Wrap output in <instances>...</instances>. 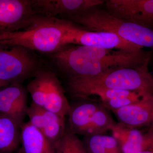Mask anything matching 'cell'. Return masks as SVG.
Instances as JSON below:
<instances>
[{
    "mask_svg": "<svg viewBox=\"0 0 153 153\" xmlns=\"http://www.w3.org/2000/svg\"><path fill=\"white\" fill-rule=\"evenodd\" d=\"M110 131L117 141L122 153H137L148 151L144 135L136 128L116 123Z\"/></svg>",
    "mask_w": 153,
    "mask_h": 153,
    "instance_id": "obj_14",
    "label": "cell"
},
{
    "mask_svg": "<svg viewBox=\"0 0 153 153\" xmlns=\"http://www.w3.org/2000/svg\"><path fill=\"white\" fill-rule=\"evenodd\" d=\"M27 108L26 91L20 83H13L0 90V113L22 126Z\"/></svg>",
    "mask_w": 153,
    "mask_h": 153,
    "instance_id": "obj_12",
    "label": "cell"
},
{
    "mask_svg": "<svg viewBox=\"0 0 153 153\" xmlns=\"http://www.w3.org/2000/svg\"><path fill=\"white\" fill-rule=\"evenodd\" d=\"M144 135L145 141L147 146L148 150L153 152V124Z\"/></svg>",
    "mask_w": 153,
    "mask_h": 153,
    "instance_id": "obj_23",
    "label": "cell"
},
{
    "mask_svg": "<svg viewBox=\"0 0 153 153\" xmlns=\"http://www.w3.org/2000/svg\"><path fill=\"white\" fill-rule=\"evenodd\" d=\"M54 147L55 153H87L83 142L70 130H66Z\"/></svg>",
    "mask_w": 153,
    "mask_h": 153,
    "instance_id": "obj_20",
    "label": "cell"
},
{
    "mask_svg": "<svg viewBox=\"0 0 153 153\" xmlns=\"http://www.w3.org/2000/svg\"><path fill=\"white\" fill-rule=\"evenodd\" d=\"M38 15L30 0H0V34L25 30Z\"/></svg>",
    "mask_w": 153,
    "mask_h": 153,
    "instance_id": "obj_8",
    "label": "cell"
},
{
    "mask_svg": "<svg viewBox=\"0 0 153 153\" xmlns=\"http://www.w3.org/2000/svg\"><path fill=\"white\" fill-rule=\"evenodd\" d=\"M119 123L131 128L153 124V94L146 93L135 102L112 111Z\"/></svg>",
    "mask_w": 153,
    "mask_h": 153,
    "instance_id": "obj_11",
    "label": "cell"
},
{
    "mask_svg": "<svg viewBox=\"0 0 153 153\" xmlns=\"http://www.w3.org/2000/svg\"><path fill=\"white\" fill-rule=\"evenodd\" d=\"M39 64L31 50L19 45L0 44V80L20 83L34 76Z\"/></svg>",
    "mask_w": 153,
    "mask_h": 153,
    "instance_id": "obj_5",
    "label": "cell"
},
{
    "mask_svg": "<svg viewBox=\"0 0 153 153\" xmlns=\"http://www.w3.org/2000/svg\"><path fill=\"white\" fill-rule=\"evenodd\" d=\"M83 143L87 153H108L100 140V135L85 136Z\"/></svg>",
    "mask_w": 153,
    "mask_h": 153,
    "instance_id": "obj_22",
    "label": "cell"
},
{
    "mask_svg": "<svg viewBox=\"0 0 153 153\" xmlns=\"http://www.w3.org/2000/svg\"><path fill=\"white\" fill-rule=\"evenodd\" d=\"M116 123L108 109L102 105L94 114L83 135H103Z\"/></svg>",
    "mask_w": 153,
    "mask_h": 153,
    "instance_id": "obj_18",
    "label": "cell"
},
{
    "mask_svg": "<svg viewBox=\"0 0 153 153\" xmlns=\"http://www.w3.org/2000/svg\"><path fill=\"white\" fill-rule=\"evenodd\" d=\"M21 128L22 153H55L52 143L30 123L22 124Z\"/></svg>",
    "mask_w": 153,
    "mask_h": 153,
    "instance_id": "obj_15",
    "label": "cell"
},
{
    "mask_svg": "<svg viewBox=\"0 0 153 153\" xmlns=\"http://www.w3.org/2000/svg\"><path fill=\"white\" fill-rule=\"evenodd\" d=\"M107 11L123 21L153 30V0H108Z\"/></svg>",
    "mask_w": 153,
    "mask_h": 153,
    "instance_id": "obj_9",
    "label": "cell"
},
{
    "mask_svg": "<svg viewBox=\"0 0 153 153\" xmlns=\"http://www.w3.org/2000/svg\"><path fill=\"white\" fill-rule=\"evenodd\" d=\"M137 153H153V152L150 151H144Z\"/></svg>",
    "mask_w": 153,
    "mask_h": 153,
    "instance_id": "obj_25",
    "label": "cell"
},
{
    "mask_svg": "<svg viewBox=\"0 0 153 153\" xmlns=\"http://www.w3.org/2000/svg\"><path fill=\"white\" fill-rule=\"evenodd\" d=\"M45 80V102L44 108L65 118L71 109L59 79L53 72L43 70Z\"/></svg>",
    "mask_w": 153,
    "mask_h": 153,
    "instance_id": "obj_13",
    "label": "cell"
},
{
    "mask_svg": "<svg viewBox=\"0 0 153 153\" xmlns=\"http://www.w3.org/2000/svg\"><path fill=\"white\" fill-rule=\"evenodd\" d=\"M65 25L66 31L63 38L64 46L74 44L126 51H137L143 49L113 33L83 30L67 20H65Z\"/></svg>",
    "mask_w": 153,
    "mask_h": 153,
    "instance_id": "obj_6",
    "label": "cell"
},
{
    "mask_svg": "<svg viewBox=\"0 0 153 153\" xmlns=\"http://www.w3.org/2000/svg\"><path fill=\"white\" fill-rule=\"evenodd\" d=\"M20 127L13 119L0 113V153H10L16 148Z\"/></svg>",
    "mask_w": 153,
    "mask_h": 153,
    "instance_id": "obj_17",
    "label": "cell"
},
{
    "mask_svg": "<svg viewBox=\"0 0 153 153\" xmlns=\"http://www.w3.org/2000/svg\"><path fill=\"white\" fill-rule=\"evenodd\" d=\"M90 31L111 33L131 44L153 49V30L123 21L98 7L66 17Z\"/></svg>",
    "mask_w": 153,
    "mask_h": 153,
    "instance_id": "obj_3",
    "label": "cell"
},
{
    "mask_svg": "<svg viewBox=\"0 0 153 153\" xmlns=\"http://www.w3.org/2000/svg\"><path fill=\"white\" fill-rule=\"evenodd\" d=\"M150 60L139 67L116 68L94 77L68 78V80L111 89L153 94V76L149 70Z\"/></svg>",
    "mask_w": 153,
    "mask_h": 153,
    "instance_id": "obj_4",
    "label": "cell"
},
{
    "mask_svg": "<svg viewBox=\"0 0 153 153\" xmlns=\"http://www.w3.org/2000/svg\"><path fill=\"white\" fill-rule=\"evenodd\" d=\"M37 15L49 18L68 17L84 13L105 2L102 0H35L32 1Z\"/></svg>",
    "mask_w": 153,
    "mask_h": 153,
    "instance_id": "obj_10",
    "label": "cell"
},
{
    "mask_svg": "<svg viewBox=\"0 0 153 153\" xmlns=\"http://www.w3.org/2000/svg\"><path fill=\"white\" fill-rule=\"evenodd\" d=\"M102 105L91 102H82L71 107L68 114L70 130L83 135L91 118Z\"/></svg>",
    "mask_w": 153,
    "mask_h": 153,
    "instance_id": "obj_16",
    "label": "cell"
},
{
    "mask_svg": "<svg viewBox=\"0 0 153 153\" xmlns=\"http://www.w3.org/2000/svg\"><path fill=\"white\" fill-rule=\"evenodd\" d=\"M53 56L68 78H87L116 68L139 67L151 60L152 53L143 49L126 51L67 45Z\"/></svg>",
    "mask_w": 153,
    "mask_h": 153,
    "instance_id": "obj_1",
    "label": "cell"
},
{
    "mask_svg": "<svg viewBox=\"0 0 153 153\" xmlns=\"http://www.w3.org/2000/svg\"><path fill=\"white\" fill-rule=\"evenodd\" d=\"M65 131V118L44 108V123L41 131L45 137L54 146Z\"/></svg>",
    "mask_w": 153,
    "mask_h": 153,
    "instance_id": "obj_19",
    "label": "cell"
},
{
    "mask_svg": "<svg viewBox=\"0 0 153 153\" xmlns=\"http://www.w3.org/2000/svg\"><path fill=\"white\" fill-rule=\"evenodd\" d=\"M65 20L38 16L21 31L0 34V44L19 45L43 53H55L64 46Z\"/></svg>",
    "mask_w": 153,
    "mask_h": 153,
    "instance_id": "obj_2",
    "label": "cell"
},
{
    "mask_svg": "<svg viewBox=\"0 0 153 153\" xmlns=\"http://www.w3.org/2000/svg\"><path fill=\"white\" fill-rule=\"evenodd\" d=\"M44 108L33 103L28 107L26 113L30 119L29 123L40 131L44 123Z\"/></svg>",
    "mask_w": 153,
    "mask_h": 153,
    "instance_id": "obj_21",
    "label": "cell"
},
{
    "mask_svg": "<svg viewBox=\"0 0 153 153\" xmlns=\"http://www.w3.org/2000/svg\"><path fill=\"white\" fill-rule=\"evenodd\" d=\"M152 74V75H153V74Z\"/></svg>",
    "mask_w": 153,
    "mask_h": 153,
    "instance_id": "obj_26",
    "label": "cell"
},
{
    "mask_svg": "<svg viewBox=\"0 0 153 153\" xmlns=\"http://www.w3.org/2000/svg\"><path fill=\"white\" fill-rule=\"evenodd\" d=\"M68 86L74 97L85 99L91 96H96L103 106L112 111L138 101L146 93L111 89L69 80H68Z\"/></svg>",
    "mask_w": 153,
    "mask_h": 153,
    "instance_id": "obj_7",
    "label": "cell"
},
{
    "mask_svg": "<svg viewBox=\"0 0 153 153\" xmlns=\"http://www.w3.org/2000/svg\"><path fill=\"white\" fill-rule=\"evenodd\" d=\"M9 84L7 83V82H3V81H1V80H0V88L7 86V85H8Z\"/></svg>",
    "mask_w": 153,
    "mask_h": 153,
    "instance_id": "obj_24",
    "label": "cell"
}]
</instances>
